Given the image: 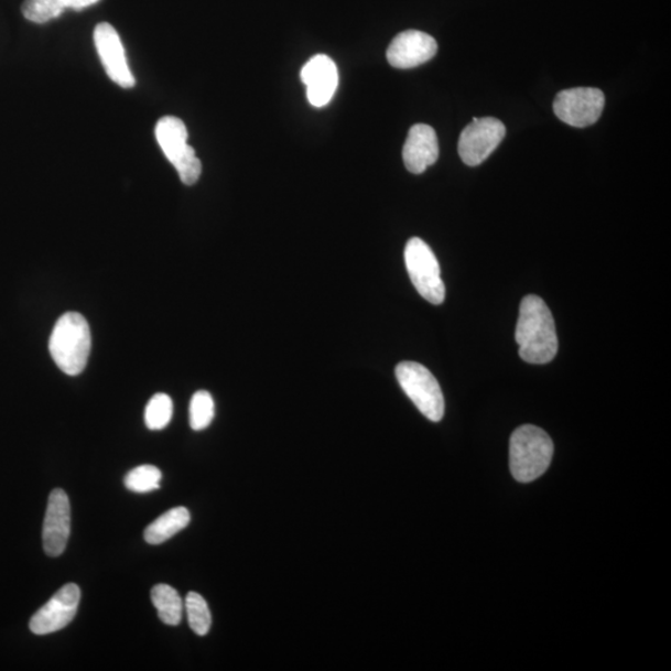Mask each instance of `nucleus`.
Listing matches in <instances>:
<instances>
[{
    "label": "nucleus",
    "mask_w": 671,
    "mask_h": 671,
    "mask_svg": "<svg viewBox=\"0 0 671 671\" xmlns=\"http://www.w3.org/2000/svg\"><path fill=\"white\" fill-rule=\"evenodd\" d=\"M515 338L521 358L528 364L544 365L556 357V325L549 306L540 296L528 295L522 299Z\"/></svg>",
    "instance_id": "f257e3e1"
},
{
    "label": "nucleus",
    "mask_w": 671,
    "mask_h": 671,
    "mask_svg": "<svg viewBox=\"0 0 671 671\" xmlns=\"http://www.w3.org/2000/svg\"><path fill=\"white\" fill-rule=\"evenodd\" d=\"M48 349L64 374L80 375L91 349V333L86 318L77 313L64 314L53 329Z\"/></svg>",
    "instance_id": "f03ea898"
},
{
    "label": "nucleus",
    "mask_w": 671,
    "mask_h": 671,
    "mask_svg": "<svg viewBox=\"0 0 671 671\" xmlns=\"http://www.w3.org/2000/svg\"><path fill=\"white\" fill-rule=\"evenodd\" d=\"M553 442L534 425H522L511 435L510 469L515 480L531 483L546 473L552 462Z\"/></svg>",
    "instance_id": "7ed1b4c3"
},
{
    "label": "nucleus",
    "mask_w": 671,
    "mask_h": 671,
    "mask_svg": "<svg viewBox=\"0 0 671 671\" xmlns=\"http://www.w3.org/2000/svg\"><path fill=\"white\" fill-rule=\"evenodd\" d=\"M155 139L165 158L177 170L181 181L187 186L197 183L202 174V162L188 144L186 125L173 116H165L155 126Z\"/></svg>",
    "instance_id": "20e7f679"
},
{
    "label": "nucleus",
    "mask_w": 671,
    "mask_h": 671,
    "mask_svg": "<svg viewBox=\"0 0 671 671\" xmlns=\"http://www.w3.org/2000/svg\"><path fill=\"white\" fill-rule=\"evenodd\" d=\"M396 376L404 393L432 422H441L445 411L444 396L440 383L430 369L416 362H401Z\"/></svg>",
    "instance_id": "39448f33"
},
{
    "label": "nucleus",
    "mask_w": 671,
    "mask_h": 671,
    "mask_svg": "<svg viewBox=\"0 0 671 671\" xmlns=\"http://www.w3.org/2000/svg\"><path fill=\"white\" fill-rule=\"evenodd\" d=\"M404 260L408 274L418 293L433 305H441L445 299V285L441 267L433 250L420 238L407 242Z\"/></svg>",
    "instance_id": "423d86ee"
},
{
    "label": "nucleus",
    "mask_w": 671,
    "mask_h": 671,
    "mask_svg": "<svg viewBox=\"0 0 671 671\" xmlns=\"http://www.w3.org/2000/svg\"><path fill=\"white\" fill-rule=\"evenodd\" d=\"M605 94L595 87H576L558 94L553 111L572 128H588L596 123L605 109Z\"/></svg>",
    "instance_id": "0eeeda50"
},
{
    "label": "nucleus",
    "mask_w": 671,
    "mask_h": 671,
    "mask_svg": "<svg viewBox=\"0 0 671 671\" xmlns=\"http://www.w3.org/2000/svg\"><path fill=\"white\" fill-rule=\"evenodd\" d=\"M505 134L507 129L500 120L474 118L461 134L458 150L463 162L470 167L481 164L499 148Z\"/></svg>",
    "instance_id": "6e6552de"
},
{
    "label": "nucleus",
    "mask_w": 671,
    "mask_h": 671,
    "mask_svg": "<svg viewBox=\"0 0 671 671\" xmlns=\"http://www.w3.org/2000/svg\"><path fill=\"white\" fill-rule=\"evenodd\" d=\"M82 598L80 588L69 583L65 585L55 595L39 609L31 619V630L36 636H46L55 634L69 626L76 616L77 607H79Z\"/></svg>",
    "instance_id": "1a4fd4ad"
},
{
    "label": "nucleus",
    "mask_w": 671,
    "mask_h": 671,
    "mask_svg": "<svg viewBox=\"0 0 671 671\" xmlns=\"http://www.w3.org/2000/svg\"><path fill=\"white\" fill-rule=\"evenodd\" d=\"M94 41L100 59L110 79L123 87L132 89L134 77L126 59L125 48L118 32L109 23H100L95 28Z\"/></svg>",
    "instance_id": "9d476101"
},
{
    "label": "nucleus",
    "mask_w": 671,
    "mask_h": 671,
    "mask_svg": "<svg viewBox=\"0 0 671 671\" xmlns=\"http://www.w3.org/2000/svg\"><path fill=\"white\" fill-rule=\"evenodd\" d=\"M72 530L71 501L62 489L48 496L43 528L44 551L51 558H59L65 551Z\"/></svg>",
    "instance_id": "9b49d317"
},
{
    "label": "nucleus",
    "mask_w": 671,
    "mask_h": 671,
    "mask_svg": "<svg viewBox=\"0 0 671 671\" xmlns=\"http://www.w3.org/2000/svg\"><path fill=\"white\" fill-rule=\"evenodd\" d=\"M437 52L435 39L420 31L398 34L388 46L387 59L396 69H413L433 59Z\"/></svg>",
    "instance_id": "f8f14e48"
},
{
    "label": "nucleus",
    "mask_w": 671,
    "mask_h": 671,
    "mask_svg": "<svg viewBox=\"0 0 671 671\" xmlns=\"http://www.w3.org/2000/svg\"><path fill=\"white\" fill-rule=\"evenodd\" d=\"M301 80L306 86L310 104L315 107H324L333 100L337 90V65L327 55H315L301 71Z\"/></svg>",
    "instance_id": "ddd939ff"
},
{
    "label": "nucleus",
    "mask_w": 671,
    "mask_h": 671,
    "mask_svg": "<svg viewBox=\"0 0 671 671\" xmlns=\"http://www.w3.org/2000/svg\"><path fill=\"white\" fill-rule=\"evenodd\" d=\"M440 159V142L430 125L416 123L408 132L403 148L405 169L414 174L423 173Z\"/></svg>",
    "instance_id": "4468645a"
},
{
    "label": "nucleus",
    "mask_w": 671,
    "mask_h": 671,
    "mask_svg": "<svg viewBox=\"0 0 671 671\" xmlns=\"http://www.w3.org/2000/svg\"><path fill=\"white\" fill-rule=\"evenodd\" d=\"M191 522V513L186 508L171 509L154 520L144 531V540L150 544H161L174 534L186 529Z\"/></svg>",
    "instance_id": "2eb2a0df"
},
{
    "label": "nucleus",
    "mask_w": 671,
    "mask_h": 671,
    "mask_svg": "<svg viewBox=\"0 0 671 671\" xmlns=\"http://www.w3.org/2000/svg\"><path fill=\"white\" fill-rule=\"evenodd\" d=\"M153 606L164 625L178 626L183 616V600L180 593L169 585H158L151 591Z\"/></svg>",
    "instance_id": "dca6fc26"
},
{
    "label": "nucleus",
    "mask_w": 671,
    "mask_h": 671,
    "mask_svg": "<svg viewBox=\"0 0 671 671\" xmlns=\"http://www.w3.org/2000/svg\"><path fill=\"white\" fill-rule=\"evenodd\" d=\"M186 610L190 627L194 634L201 637L207 636L212 627V615L206 599L199 593L190 592L186 598Z\"/></svg>",
    "instance_id": "f3484780"
},
{
    "label": "nucleus",
    "mask_w": 671,
    "mask_h": 671,
    "mask_svg": "<svg viewBox=\"0 0 671 671\" xmlns=\"http://www.w3.org/2000/svg\"><path fill=\"white\" fill-rule=\"evenodd\" d=\"M173 415L171 397L164 393L154 394L145 407L144 422L151 431H161L167 426Z\"/></svg>",
    "instance_id": "a211bd4d"
},
{
    "label": "nucleus",
    "mask_w": 671,
    "mask_h": 671,
    "mask_svg": "<svg viewBox=\"0 0 671 671\" xmlns=\"http://www.w3.org/2000/svg\"><path fill=\"white\" fill-rule=\"evenodd\" d=\"M162 473L153 465H141L125 476V486L133 493H150L160 488Z\"/></svg>",
    "instance_id": "6ab92c4d"
},
{
    "label": "nucleus",
    "mask_w": 671,
    "mask_h": 671,
    "mask_svg": "<svg viewBox=\"0 0 671 671\" xmlns=\"http://www.w3.org/2000/svg\"><path fill=\"white\" fill-rule=\"evenodd\" d=\"M216 414L213 397L207 391L194 393L190 405V423L193 431H203L210 425Z\"/></svg>",
    "instance_id": "aec40b11"
},
{
    "label": "nucleus",
    "mask_w": 671,
    "mask_h": 671,
    "mask_svg": "<svg viewBox=\"0 0 671 671\" xmlns=\"http://www.w3.org/2000/svg\"><path fill=\"white\" fill-rule=\"evenodd\" d=\"M22 12L29 22L44 24L59 18L64 11L57 0H25Z\"/></svg>",
    "instance_id": "412c9836"
},
{
    "label": "nucleus",
    "mask_w": 671,
    "mask_h": 671,
    "mask_svg": "<svg viewBox=\"0 0 671 671\" xmlns=\"http://www.w3.org/2000/svg\"><path fill=\"white\" fill-rule=\"evenodd\" d=\"M57 2H59L61 7L63 8V11H66V9H74V11H83V9L85 8H89L91 6H95L96 3H99L100 0H57Z\"/></svg>",
    "instance_id": "4be33fe9"
}]
</instances>
